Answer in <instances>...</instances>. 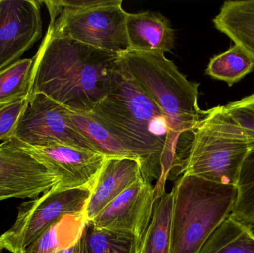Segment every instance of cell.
I'll use <instances>...</instances> for the list:
<instances>
[{
    "instance_id": "21",
    "label": "cell",
    "mask_w": 254,
    "mask_h": 253,
    "mask_svg": "<svg viewBox=\"0 0 254 253\" xmlns=\"http://www.w3.org/2000/svg\"><path fill=\"white\" fill-rule=\"evenodd\" d=\"M254 69V59L234 44L228 50L210 59L206 74L231 86L239 83Z\"/></svg>"
},
{
    "instance_id": "24",
    "label": "cell",
    "mask_w": 254,
    "mask_h": 253,
    "mask_svg": "<svg viewBox=\"0 0 254 253\" xmlns=\"http://www.w3.org/2000/svg\"><path fill=\"white\" fill-rule=\"evenodd\" d=\"M231 118L243 129L254 150V94L224 105Z\"/></svg>"
},
{
    "instance_id": "27",
    "label": "cell",
    "mask_w": 254,
    "mask_h": 253,
    "mask_svg": "<svg viewBox=\"0 0 254 253\" xmlns=\"http://www.w3.org/2000/svg\"><path fill=\"white\" fill-rule=\"evenodd\" d=\"M249 230H250L251 233H252V234L254 236V223L253 224H252V225L249 226Z\"/></svg>"
},
{
    "instance_id": "2",
    "label": "cell",
    "mask_w": 254,
    "mask_h": 253,
    "mask_svg": "<svg viewBox=\"0 0 254 253\" xmlns=\"http://www.w3.org/2000/svg\"><path fill=\"white\" fill-rule=\"evenodd\" d=\"M119 53L46 33L35 55L31 93L72 111L89 112L110 89Z\"/></svg>"
},
{
    "instance_id": "28",
    "label": "cell",
    "mask_w": 254,
    "mask_h": 253,
    "mask_svg": "<svg viewBox=\"0 0 254 253\" xmlns=\"http://www.w3.org/2000/svg\"><path fill=\"white\" fill-rule=\"evenodd\" d=\"M3 249L2 245H1V238H0V253H1V250Z\"/></svg>"
},
{
    "instance_id": "10",
    "label": "cell",
    "mask_w": 254,
    "mask_h": 253,
    "mask_svg": "<svg viewBox=\"0 0 254 253\" xmlns=\"http://www.w3.org/2000/svg\"><path fill=\"white\" fill-rule=\"evenodd\" d=\"M58 184L44 165L13 141L0 144V202L36 199Z\"/></svg>"
},
{
    "instance_id": "25",
    "label": "cell",
    "mask_w": 254,
    "mask_h": 253,
    "mask_svg": "<svg viewBox=\"0 0 254 253\" xmlns=\"http://www.w3.org/2000/svg\"><path fill=\"white\" fill-rule=\"evenodd\" d=\"M28 102V99H25L0 108V141L4 142L13 138Z\"/></svg>"
},
{
    "instance_id": "9",
    "label": "cell",
    "mask_w": 254,
    "mask_h": 253,
    "mask_svg": "<svg viewBox=\"0 0 254 253\" xmlns=\"http://www.w3.org/2000/svg\"><path fill=\"white\" fill-rule=\"evenodd\" d=\"M18 147L40 162L58 181L56 188L92 189L107 157L87 149L55 144L33 147L12 138Z\"/></svg>"
},
{
    "instance_id": "20",
    "label": "cell",
    "mask_w": 254,
    "mask_h": 253,
    "mask_svg": "<svg viewBox=\"0 0 254 253\" xmlns=\"http://www.w3.org/2000/svg\"><path fill=\"white\" fill-rule=\"evenodd\" d=\"M199 253H254V236L249 227L229 215Z\"/></svg>"
},
{
    "instance_id": "8",
    "label": "cell",
    "mask_w": 254,
    "mask_h": 253,
    "mask_svg": "<svg viewBox=\"0 0 254 253\" xmlns=\"http://www.w3.org/2000/svg\"><path fill=\"white\" fill-rule=\"evenodd\" d=\"M13 139L33 147L63 144L95 151L73 126L66 107L42 93L30 95Z\"/></svg>"
},
{
    "instance_id": "12",
    "label": "cell",
    "mask_w": 254,
    "mask_h": 253,
    "mask_svg": "<svg viewBox=\"0 0 254 253\" xmlns=\"http://www.w3.org/2000/svg\"><path fill=\"white\" fill-rule=\"evenodd\" d=\"M40 1L0 0V71L19 60L43 32Z\"/></svg>"
},
{
    "instance_id": "4",
    "label": "cell",
    "mask_w": 254,
    "mask_h": 253,
    "mask_svg": "<svg viewBox=\"0 0 254 253\" xmlns=\"http://www.w3.org/2000/svg\"><path fill=\"white\" fill-rule=\"evenodd\" d=\"M131 77L150 97L179 137L193 132L209 110L198 105L199 83L190 81L160 53L126 51L120 53Z\"/></svg>"
},
{
    "instance_id": "1",
    "label": "cell",
    "mask_w": 254,
    "mask_h": 253,
    "mask_svg": "<svg viewBox=\"0 0 254 253\" xmlns=\"http://www.w3.org/2000/svg\"><path fill=\"white\" fill-rule=\"evenodd\" d=\"M116 137L141 165L146 179L165 180L173 168L183 163L177 154L180 137L164 113L131 77L119 58L108 94L84 112Z\"/></svg>"
},
{
    "instance_id": "23",
    "label": "cell",
    "mask_w": 254,
    "mask_h": 253,
    "mask_svg": "<svg viewBox=\"0 0 254 253\" xmlns=\"http://www.w3.org/2000/svg\"><path fill=\"white\" fill-rule=\"evenodd\" d=\"M236 188L237 197L230 215L249 227L254 223V150L243 163Z\"/></svg>"
},
{
    "instance_id": "26",
    "label": "cell",
    "mask_w": 254,
    "mask_h": 253,
    "mask_svg": "<svg viewBox=\"0 0 254 253\" xmlns=\"http://www.w3.org/2000/svg\"><path fill=\"white\" fill-rule=\"evenodd\" d=\"M58 253H80L79 240H77V242L73 243L72 245H70L68 248L61 250V251Z\"/></svg>"
},
{
    "instance_id": "7",
    "label": "cell",
    "mask_w": 254,
    "mask_h": 253,
    "mask_svg": "<svg viewBox=\"0 0 254 253\" xmlns=\"http://www.w3.org/2000/svg\"><path fill=\"white\" fill-rule=\"evenodd\" d=\"M92 189L60 190L53 187L41 197L24 202L18 208L13 225L1 238L3 249L23 253L45 230L66 215H84Z\"/></svg>"
},
{
    "instance_id": "5",
    "label": "cell",
    "mask_w": 254,
    "mask_h": 253,
    "mask_svg": "<svg viewBox=\"0 0 254 253\" xmlns=\"http://www.w3.org/2000/svg\"><path fill=\"white\" fill-rule=\"evenodd\" d=\"M251 146L243 129L224 105L209 109L193 131L182 173L223 185H237Z\"/></svg>"
},
{
    "instance_id": "16",
    "label": "cell",
    "mask_w": 254,
    "mask_h": 253,
    "mask_svg": "<svg viewBox=\"0 0 254 253\" xmlns=\"http://www.w3.org/2000/svg\"><path fill=\"white\" fill-rule=\"evenodd\" d=\"M67 113L73 126L87 140L95 152L107 158L135 159L116 137L93 117L86 113L72 111L68 108Z\"/></svg>"
},
{
    "instance_id": "13",
    "label": "cell",
    "mask_w": 254,
    "mask_h": 253,
    "mask_svg": "<svg viewBox=\"0 0 254 253\" xmlns=\"http://www.w3.org/2000/svg\"><path fill=\"white\" fill-rule=\"evenodd\" d=\"M144 178L138 160L107 158L91 191L85 210L86 221H92L118 196Z\"/></svg>"
},
{
    "instance_id": "19",
    "label": "cell",
    "mask_w": 254,
    "mask_h": 253,
    "mask_svg": "<svg viewBox=\"0 0 254 253\" xmlns=\"http://www.w3.org/2000/svg\"><path fill=\"white\" fill-rule=\"evenodd\" d=\"M173 193L164 192L155 199L152 219L140 253H170Z\"/></svg>"
},
{
    "instance_id": "22",
    "label": "cell",
    "mask_w": 254,
    "mask_h": 253,
    "mask_svg": "<svg viewBox=\"0 0 254 253\" xmlns=\"http://www.w3.org/2000/svg\"><path fill=\"white\" fill-rule=\"evenodd\" d=\"M34 59H19L0 71V108L28 99Z\"/></svg>"
},
{
    "instance_id": "3",
    "label": "cell",
    "mask_w": 254,
    "mask_h": 253,
    "mask_svg": "<svg viewBox=\"0 0 254 253\" xmlns=\"http://www.w3.org/2000/svg\"><path fill=\"white\" fill-rule=\"evenodd\" d=\"M172 193L170 253H199L215 230L231 215L237 188L183 174Z\"/></svg>"
},
{
    "instance_id": "15",
    "label": "cell",
    "mask_w": 254,
    "mask_h": 253,
    "mask_svg": "<svg viewBox=\"0 0 254 253\" xmlns=\"http://www.w3.org/2000/svg\"><path fill=\"white\" fill-rule=\"evenodd\" d=\"M213 22L254 59V0L225 1Z\"/></svg>"
},
{
    "instance_id": "14",
    "label": "cell",
    "mask_w": 254,
    "mask_h": 253,
    "mask_svg": "<svg viewBox=\"0 0 254 253\" xmlns=\"http://www.w3.org/2000/svg\"><path fill=\"white\" fill-rule=\"evenodd\" d=\"M125 25L128 51L164 54L174 47V30L170 21L160 13L127 12Z\"/></svg>"
},
{
    "instance_id": "18",
    "label": "cell",
    "mask_w": 254,
    "mask_h": 253,
    "mask_svg": "<svg viewBox=\"0 0 254 253\" xmlns=\"http://www.w3.org/2000/svg\"><path fill=\"white\" fill-rule=\"evenodd\" d=\"M80 253H140L134 236L95 227L86 221L79 239Z\"/></svg>"
},
{
    "instance_id": "11",
    "label": "cell",
    "mask_w": 254,
    "mask_h": 253,
    "mask_svg": "<svg viewBox=\"0 0 254 253\" xmlns=\"http://www.w3.org/2000/svg\"><path fill=\"white\" fill-rule=\"evenodd\" d=\"M155 190L149 180L133 184L91 222L96 227L134 236L140 251L152 219Z\"/></svg>"
},
{
    "instance_id": "6",
    "label": "cell",
    "mask_w": 254,
    "mask_h": 253,
    "mask_svg": "<svg viewBox=\"0 0 254 253\" xmlns=\"http://www.w3.org/2000/svg\"><path fill=\"white\" fill-rule=\"evenodd\" d=\"M47 33L96 49L120 53L128 50L127 12L122 0H48Z\"/></svg>"
},
{
    "instance_id": "17",
    "label": "cell",
    "mask_w": 254,
    "mask_h": 253,
    "mask_svg": "<svg viewBox=\"0 0 254 253\" xmlns=\"http://www.w3.org/2000/svg\"><path fill=\"white\" fill-rule=\"evenodd\" d=\"M84 215H66L45 230L23 253H58L80 239Z\"/></svg>"
}]
</instances>
